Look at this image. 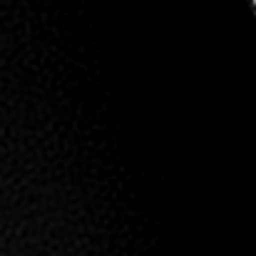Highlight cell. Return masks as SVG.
Segmentation results:
<instances>
[{
  "mask_svg": "<svg viewBox=\"0 0 256 256\" xmlns=\"http://www.w3.org/2000/svg\"><path fill=\"white\" fill-rule=\"evenodd\" d=\"M254 2H256V0H254Z\"/></svg>",
  "mask_w": 256,
  "mask_h": 256,
  "instance_id": "6da1fadb",
  "label": "cell"
}]
</instances>
